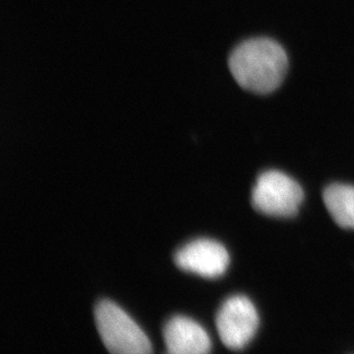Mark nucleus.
I'll return each instance as SVG.
<instances>
[{
  "instance_id": "nucleus-3",
  "label": "nucleus",
  "mask_w": 354,
  "mask_h": 354,
  "mask_svg": "<svg viewBox=\"0 0 354 354\" xmlns=\"http://www.w3.org/2000/svg\"><path fill=\"white\" fill-rule=\"evenodd\" d=\"M303 198L304 193L297 181L277 170L261 174L251 195L254 209L272 217H292Z\"/></svg>"
},
{
  "instance_id": "nucleus-7",
  "label": "nucleus",
  "mask_w": 354,
  "mask_h": 354,
  "mask_svg": "<svg viewBox=\"0 0 354 354\" xmlns=\"http://www.w3.org/2000/svg\"><path fill=\"white\" fill-rule=\"evenodd\" d=\"M324 202L338 226L354 230V186L343 184L328 186L324 192Z\"/></svg>"
},
{
  "instance_id": "nucleus-1",
  "label": "nucleus",
  "mask_w": 354,
  "mask_h": 354,
  "mask_svg": "<svg viewBox=\"0 0 354 354\" xmlns=\"http://www.w3.org/2000/svg\"><path fill=\"white\" fill-rule=\"evenodd\" d=\"M230 71L244 90L271 93L280 86L288 69L283 48L268 38H254L240 44L228 61Z\"/></svg>"
},
{
  "instance_id": "nucleus-5",
  "label": "nucleus",
  "mask_w": 354,
  "mask_h": 354,
  "mask_svg": "<svg viewBox=\"0 0 354 354\" xmlns=\"http://www.w3.org/2000/svg\"><path fill=\"white\" fill-rule=\"evenodd\" d=\"M178 268L203 277H221L230 264V256L223 244L209 239L192 241L174 254Z\"/></svg>"
},
{
  "instance_id": "nucleus-2",
  "label": "nucleus",
  "mask_w": 354,
  "mask_h": 354,
  "mask_svg": "<svg viewBox=\"0 0 354 354\" xmlns=\"http://www.w3.org/2000/svg\"><path fill=\"white\" fill-rule=\"evenodd\" d=\"M97 333L108 351L118 354L151 352L147 335L132 317L111 301H97L94 308Z\"/></svg>"
},
{
  "instance_id": "nucleus-4",
  "label": "nucleus",
  "mask_w": 354,
  "mask_h": 354,
  "mask_svg": "<svg viewBox=\"0 0 354 354\" xmlns=\"http://www.w3.org/2000/svg\"><path fill=\"white\" fill-rule=\"evenodd\" d=\"M257 310L249 298L233 296L223 303L216 317L218 334L231 350L245 348L258 329Z\"/></svg>"
},
{
  "instance_id": "nucleus-6",
  "label": "nucleus",
  "mask_w": 354,
  "mask_h": 354,
  "mask_svg": "<svg viewBox=\"0 0 354 354\" xmlns=\"http://www.w3.org/2000/svg\"><path fill=\"white\" fill-rule=\"evenodd\" d=\"M167 351L172 354H201L210 351V338L200 324L186 317H174L163 331Z\"/></svg>"
}]
</instances>
